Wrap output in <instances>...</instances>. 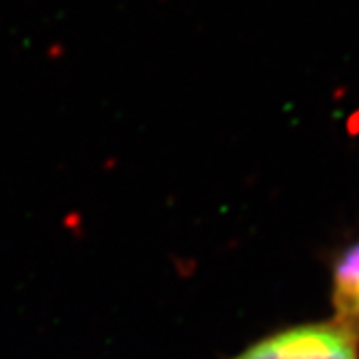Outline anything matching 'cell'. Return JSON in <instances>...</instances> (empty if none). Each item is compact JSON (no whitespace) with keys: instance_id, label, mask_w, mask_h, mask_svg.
Returning a JSON list of instances; mask_svg holds the SVG:
<instances>
[{"instance_id":"obj_1","label":"cell","mask_w":359,"mask_h":359,"mask_svg":"<svg viewBox=\"0 0 359 359\" xmlns=\"http://www.w3.org/2000/svg\"><path fill=\"white\" fill-rule=\"evenodd\" d=\"M231 359H359V341L335 321H313L266 335Z\"/></svg>"},{"instance_id":"obj_2","label":"cell","mask_w":359,"mask_h":359,"mask_svg":"<svg viewBox=\"0 0 359 359\" xmlns=\"http://www.w3.org/2000/svg\"><path fill=\"white\" fill-rule=\"evenodd\" d=\"M335 323L359 341V242L347 245L332 269Z\"/></svg>"}]
</instances>
